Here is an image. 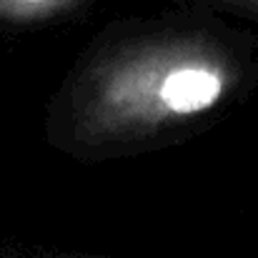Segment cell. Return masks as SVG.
<instances>
[{
	"instance_id": "obj_1",
	"label": "cell",
	"mask_w": 258,
	"mask_h": 258,
	"mask_svg": "<svg viewBox=\"0 0 258 258\" xmlns=\"http://www.w3.org/2000/svg\"><path fill=\"white\" fill-rule=\"evenodd\" d=\"M231 71L221 60H193L171 68L158 86V108L166 115L211 110L231 88Z\"/></svg>"
},
{
	"instance_id": "obj_2",
	"label": "cell",
	"mask_w": 258,
	"mask_h": 258,
	"mask_svg": "<svg viewBox=\"0 0 258 258\" xmlns=\"http://www.w3.org/2000/svg\"><path fill=\"white\" fill-rule=\"evenodd\" d=\"M63 5V0H0V15L8 18H38Z\"/></svg>"
}]
</instances>
